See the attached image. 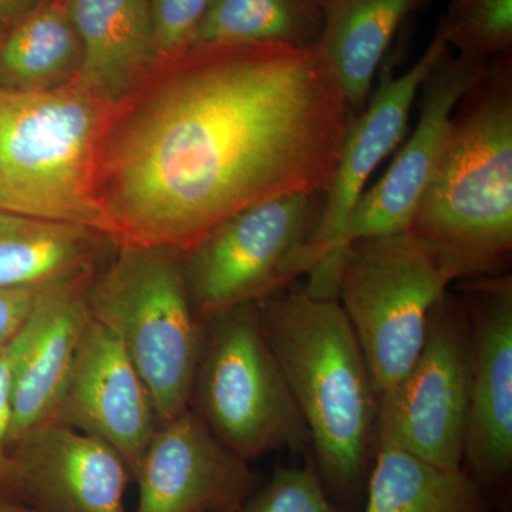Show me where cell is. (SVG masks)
Returning a JSON list of instances; mask_svg holds the SVG:
<instances>
[{
	"instance_id": "obj_10",
	"label": "cell",
	"mask_w": 512,
	"mask_h": 512,
	"mask_svg": "<svg viewBox=\"0 0 512 512\" xmlns=\"http://www.w3.org/2000/svg\"><path fill=\"white\" fill-rule=\"evenodd\" d=\"M447 49L446 39L437 29L423 55L410 69L400 76L393 74L390 67L384 70L365 109L350 120L312 241L313 266L306 286L311 295L336 298V252L343 229L360 197L365 194L372 174L406 137L404 134L421 83Z\"/></svg>"
},
{
	"instance_id": "obj_28",
	"label": "cell",
	"mask_w": 512,
	"mask_h": 512,
	"mask_svg": "<svg viewBox=\"0 0 512 512\" xmlns=\"http://www.w3.org/2000/svg\"><path fill=\"white\" fill-rule=\"evenodd\" d=\"M37 0H0V29L23 15Z\"/></svg>"
},
{
	"instance_id": "obj_7",
	"label": "cell",
	"mask_w": 512,
	"mask_h": 512,
	"mask_svg": "<svg viewBox=\"0 0 512 512\" xmlns=\"http://www.w3.org/2000/svg\"><path fill=\"white\" fill-rule=\"evenodd\" d=\"M204 340L190 409L242 460L272 451L305 453L308 427L269 348L256 303L202 320Z\"/></svg>"
},
{
	"instance_id": "obj_26",
	"label": "cell",
	"mask_w": 512,
	"mask_h": 512,
	"mask_svg": "<svg viewBox=\"0 0 512 512\" xmlns=\"http://www.w3.org/2000/svg\"><path fill=\"white\" fill-rule=\"evenodd\" d=\"M35 312V311H33ZM30 319V318H29ZM29 339V320L25 328L0 352V497H5L6 468H8V439L12 419V394L16 367Z\"/></svg>"
},
{
	"instance_id": "obj_19",
	"label": "cell",
	"mask_w": 512,
	"mask_h": 512,
	"mask_svg": "<svg viewBox=\"0 0 512 512\" xmlns=\"http://www.w3.org/2000/svg\"><path fill=\"white\" fill-rule=\"evenodd\" d=\"M427 0H326L318 47L350 114L365 109L384 56L404 20Z\"/></svg>"
},
{
	"instance_id": "obj_11",
	"label": "cell",
	"mask_w": 512,
	"mask_h": 512,
	"mask_svg": "<svg viewBox=\"0 0 512 512\" xmlns=\"http://www.w3.org/2000/svg\"><path fill=\"white\" fill-rule=\"evenodd\" d=\"M490 60L453 56L450 47L431 67L419 94V121L404 141L389 170L366 188L340 237L336 271L346 248L359 239L386 237L409 231L414 210L444 143L458 101L484 76Z\"/></svg>"
},
{
	"instance_id": "obj_16",
	"label": "cell",
	"mask_w": 512,
	"mask_h": 512,
	"mask_svg": "<svg viewBox=\"0 0 512 512\" xmlns=\"http://www.w3.org/2000/svg\"><path fill=\"white\" fill-rule=\"evenodd\" d=\"M87 285L43 295L29 319V339L16 367L8 447L52 419L87 320Z\"/></svg>"
},
{
	"instance_id": "obj_12",
	"label": "cell",
	"mask_w": 512,
	"mask_h": 512,
	"mask_svg": "<svg viewBox=\"0 0 512 512\" xmlns=\"http://www.w3.org/2000/svg\"><path fill=\"white\" fill-rule=\"evenodd\" d=\"M470 384L464 461L481 487L504 485L512 470V281L468 279Z\"/></svg>"
},
{
	"instance_id": "obj_20",
	"label": "cell",
	"mask_w": 512,
	"mask_h": 512,
	"mask_svg": "<svg viewBox=\"0 0 512 512\" xmlns=\"http://www.w3.org/2000/svg\"><path fill=\"white\" fill-rule=\"evenodd\" d=\"M375 447L363 512H491L463 467L437 466L393 444Z\"/></svg>"
},
{
	"instance_id": "obj_15",
	"label": "cell",
	"mask_w": 512,
	"mask_h": 512,
	"mask_svg": "<svg viewBox=\"0 0 512 512\" xmlns=\"http://www.w3.org/2000/svg\"><path fill=\"white\" fill-rule=\"evenodd\" d=\"M134 480L137 512H238L255 476L191 409L161 424Z\"/></svg>"
},
{
	"instance_id": "obj_29",
	"label": "cell",
	"mask_w": 512,
	"mask_h": 512,
	"mask_svg": "<svg viewBox=\"0 0 512 512\" xmlns=\"http://www.w3.org/2000/svg\"><path fill=\"white\" fill-rule=\"evenodd\" d=\"M0 512H36L26 505L18 503V501L10 500V498L0 497Z\"/></svg>"
},
{
	"instance_id": "obj_3",
	"label": "cell",
	"mask_w": 512,
	"mask_h": 512,
	"mask_svg": "<svg viewBox=\"0 0 512 512\" xmlns=\"http://www.w3.org/2000/svg\"><path fill=\"white\" fill-rule=\"evenodd\" d=\"M259 323L308 427L328 493L362 487L376 444L377 394L359 340L336 298L278 292Z\"/></svg>"
},
{
	"instance_id": "obj_13",
	"label": "cell",
	"mask_w": 512,
	"mask_h": 512,
	"mask_svg": "<svg viewBox=\"0 0 512 512\" xmlns=\"http://www.w3.org/2000/svg\"><path fill=\"white\" fill-rule=\"evenodd\" d=\"M130 478L109 444L46 421L9 448L5 497L36 512H127Z\"/></svg>"
},
{
	"instance_id": "obj_9",
	"label": "cell",
	"mask_w": 512,
	"mask_h": 512,
	"mask_svg": "<svg viewBox=\"0 0 512 512\" xmlns=\"http://www.w3.org/2000/svg\"><path fill=\"white\" fill-rule=\"evenodd\" d=\"M470 384L466 303L446 293L406 377L377 397L376 443L393 444L437 466L463 467Z\"/></svg>"
},
{
	"instance_id": "obj_8",
	"label": "cell",
	"mask_w": 512,
	"mask_h": 512,
	"mask_svg": "<svg viewBox=\"0 0 512 512\" xmlns=\"http://www.w3.org/2000/svg\"><path fill=\"white\" fill-rule=\"evenodd\" d=\"M323 205L325 192L259 202L231 215L183 252L198 318L264 301L309 274Z\"/></svg>"
},
{
	"instance_id": "obj_14",
	"label": "cell",
	"mask_w": 512,
	"mask_h": 512,
	"mask_svg": "<svg viewBox=\"0 0 512 512\" xmlns=\"http://www.w3.org/2000/svg\"><path fill=\"white\" fill-rule=\"evenodd\" d=\"M50 421L96 437L136 476L160 424L146 384L119 338L90 316Z\"/></svg>"
},
{
	"instance_id": "obj_1",
	"label": "cell",
	"mask_w": 512,
	"mask_h": 512,
	"mask_svg": "<svg viewBox=\"0 0 512 512\" xmlns=\"http://www.w3.org/2000/svg\"><path fill=\"white\" fill-rule=\"evenodd\" d=\"M190 53L97 161L117 242L185 252L251 205L332 183L353 116L318 47Z\"/></svg>"
},
{
	"instance_id": "obj_5",
	"label": "cell",
	"mask_w": 512,
	"mask_h": 512,
	"mask_svg": "<svg viewBox=\"0 0 512 512\" xmlns=\"http://www.w3.org/2000/svg\"><path fill=\"white\" fill-rule=\"evenodd\" d=\"M90 281L87 309L119 338L146 384L158 424L190 409L204 329L188 292L183 251L119 242Z\"/></svg>"
},
{
	"instance_id": "obj_4",
	"label": "cell",
	"mask_w": 512,
	"mask_h": 512,
	"mask_svg": "<svg viewBox=\"0 0 512 512\" xmlns=\"http://www.w3.org/2000/svg\"><path fill=\"white\" fill-rule=\"evenodd\" d=\"M104 107L74 83L0 87V211L82 225L116 241L96 188Z\"/></svg>"
},
{
	"instance_id": "obj_6",
	"label": "cell",
	"mask_w": 512,
	"mask_h": 512,
	"mask_svg": "<svg viewBox=\"0 0 512 512\" xmlns=\"http://www.w3.org/2000/svg\"><path fill=\"white\" fill-rule=\"evenodd\" d=\"M457 281L456 269L409 231L359 239L346 248L336 299L355 330L377 397L410 372L431 312Z\"/></svg>"
},
{
	"instance_id": "obj_22",
	"label": "cell",
	"mask_w": 512,
	"mask_h": 512,
	"mask_svg": "<svg viewBox=\"0 0 512 512\" xmlns=\"http://www.w3.org/2000/svg\"><path fill=\"white\" fill-rule=\"evenodd\" d=\"M82 46L66 2L35 10L0 43V87L52 90L76 79Z\"/></svg>"
},
{
	"instance_id": "obj_24",
	"label": "cell",
	"mask_w": 512,
	"mask_h": 512,
	"mask_svg": "<svg viewBox=\"0 0 512 512\" xmlns=\"http://www.w3.org/2000/svg\"><path fill=\"white\" fill-rule=\"evenodd\" d=\"M238 512H340L311 467H279Z\"/></svg>"
},
{
	"instance_id": "obj_21",
	"label": "cell",
	"mask_w": 512,
	"mask_h": 512,
	"mask_svg": "<svg viewBox=\"0 0 512 512\" xmlns=\"http://www.w3.org/2000/svg\"><path fill=\"white\" fill-rule=\"evenodd\" d=\"M325 9L326 0H211L190 50L251 45L313 49L322 36Z\"/></svg>"
},
{
	"instance_id": "obj_25",
	"label": "cell",
	"mask_w": 512,
	"mask_h": 512,
	"mask_svg": "<svg viewBox=\"0 0 512 512\" xmlns=\"http://www.w3.org/2000/svg\"><path fill=\"white\" fill-rule=\"evenodd\" d=\"M148 3L157 56L188 53L211 0H148Z\"/></svg>"
},
{
	"instance_id": "obj_17",
	"label": "cell",
	"mask_w": 512,
	"mask_h": 512,
	"mask_svg": "<svg viewBox=\"0 0 512 512\" xmlns=\"http://www.w3.org/2000/svg\"><path fill=\"white\" fill-rule=\"evenodd\" d=\"M82 46L72 83L106 106L120 103L158 59L148 0H67Z\"/></svg>"
},
{
	"instance_id": "obj_23",
	"label": "cell",
	"mask_w": 512,
	"mask_h": 512,
	"mask_svg": "<svg viewBox=\"0 0 512 512\" xmlns=\"http://www.w3.org/2000/svg\"><path fill=\"white\" fill-rule=\"evenodd\" d=\"M441 35L458 55L490 60L511 53L512 0H450Z\"/></svg>"
},
{
	"instance_id": "obj_27",
	"label": "cell",
	"mask_w": 512,
	"mask_h": 512,
	"mask_svg": "<svg viewBox=\"0 0 512 512\" xmlns=\"http://www.w3.org/2000/svg\"><path fill=\"white\" fill-rule=\"evenodd\" d=\"M53 289H0V352L25 328L37 303Z\"/></svg>"
},
{
	"instance_id": "obj_2",
	"label": "cell",
	"mask_w": 512,
	"mask_h": 512,
	"mask_svg": "<svg viewBox=\"0 0 512 512\" xmlns=\"http://www.w3.org/2000/svg\"><path fill=\"white\" fill-rule=\"evenodd\" d=\"M409 232L460 281L504 275L512 254V63L494 57L458 101Z\"/></svg>"
},
{
	"instance_id": "obj_18",
	"label": "cell",
	"mask_w": 512,
	"mask_h": 512,
	"mask_svg": "<svg viewBox=\"0 0 512 512\" xmlns=\"http://www.w3.org/2000/svg\"><path fill=\"white\" fill-rule=\"evenodd\" d=\"M109 239L82 225L0 211V289L89 285Z\"/></svg>"
}]
</instances>
